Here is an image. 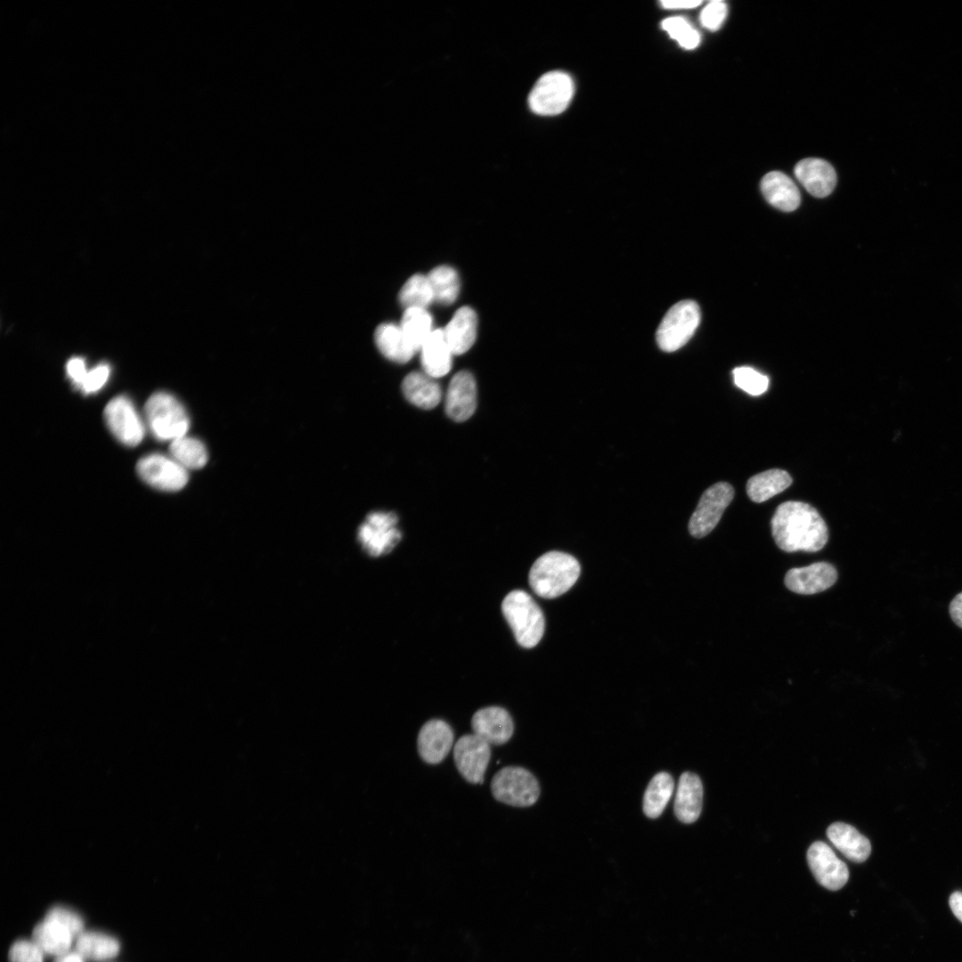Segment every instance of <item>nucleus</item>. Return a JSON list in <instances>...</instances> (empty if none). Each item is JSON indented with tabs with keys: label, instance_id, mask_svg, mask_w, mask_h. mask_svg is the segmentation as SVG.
<instances>
[{
	"label": "nucleus",
	"instance_id": "nucleus-36",
	"mask_svg": "<svg viewBox=\"0 0 962 962\" xmlns=\"http://www.w3.org/2000/svg\"><path fill=\"white\" fill-rule=\"evenodd\" d=\"M44 920L53 921L66 930H68L74 938H77L84 929V922L82 917L64 907L56 906L50 909L45 916Z\"/></svg>",
	"mask_w": 962,
	"mask_h": 962
},
{
	"label": "nucleus",
	"instance_id": "nucleus-35",
	"mask_svg": "<svg viewBox=\"0 0 962 962\" xmlns=\"http://www.w3.org/2000/svg\"><path fill=\"white\" fill-rule=\"evenodd\" d=\"M732 373L735 385L749 395H760L768 389V377L751 367H738Z\"/></svg>",
	"mask_w": 962,
	"mask_h": 962
},
{
	"label": "nucleus",
	"instance_id": "nucleus-29",
	"mask_svg": "<svg viewBox=\"0 0 962 962\" xmlns=\"http://www.w3.org/2000/svg\"><path fill=\"white\" fill-rule=\"evenodd\" d=\"M674 781L667 772L656 774L647 787L643 796V811L650 819L658 818L671 799Z\"/></svg>",
	"mask_w": 962,
	"mask_h": 962
},
{
	"label": "nucleus",
	"instance_id": "nucleus-42",
	"mask_svg": "<svg viewBox=\"0 0 962 962\" xmlns=\"http://www.w3.org/2000/svg\"><path fill=\"white\" fill-rule=\"evenodd\" d=\"M701 1L697 0H678V1H661L662 7L665 9H689L695 8L701 4Z\"/></svg>",
	"mask_w": 962,
	"mask_h": 962
},
{
	"label": "nucleus",
	"instance_id": "nucleus-33",
	"mask_svg": "<svg viewBox=\"0 0 962 962\" xmlns=\"http://www.w3.org/2000/svg\"><path fill=\"white\" fill-rule=\"evenodd\" d=\"M399 301L405 309H427L435 301L434 292L428 276L414 274L410 277L399 292Z\"/></svg>",
	"mask_w": 962,
	"mask_h": 962
},
{
	"label": "nucleus",
	"instance_id": "nucleus-17",
	"mask_svg": "<svg viewBox=\"0 0 962 962\" xmlns=\"http://www.w3.org/2000/svg\"><path fill=\"white\" fill-rule=\"evenodd\" d=\"M477 407V385L467 371L457 372L451 379L445 397L446 414L455 421L470 418Z\"/></svg>",
	"mask_w": 962,
	"mask_h": 962
},
{
	"label": "nucleus",
	"instance_id": "nucleus-31",
	"mask_svg": "<svg viewBox=\"0 0 962 962\" xmlns=\"http://www.w3.org/2000/svg\"><path fill=\"white\" fill-rule=\"evenodd\" d=\"M171 457L186 469L202 468L208 461V452L204 444L197 438L181 436L173 440L169 445Z\"/></svg>",
	"mask_w": 962,
	"mask_h": 962
},
{
	"label": "nucleus",
	"instance_id": "nucleus-14",
	"mask_svg": "<svg viewBox=\"0 0 962 962\" xmlns=\"http://www.w3.org/2000/svg\"><path fill=\"white\" fill-rule=\"evenodd\" d=\"M836 567L827 562H816L807 567L789 569L784 578L786 587L793 592L811 595L824 591L837 580Z\"/></svg>",
	"mask_w": 962,
	"mask_h": 962
},
{
	"label": "nucleus",
	"instance_id": "nucleus-44",
	"mask_svg": "<svg viewBox=\"0 0 962 962\" xmlns=\"http://www.w3.org/2000/svg\"><path fill=\"white\" fill-rule=\"evenodd\" d=\"M55 962H84V958L76 952H68L60 956Z\"/></svg>",
	"mask_w": 962,
	"mask_h": 962
},
{
	"label": "nucleus",
	"instance_id": "nucleus-18",
	"mask_svg": "<svg viewBox=\"0 0 962 962\" xmlns=\"http://www.w3.org/2000/svg\"><path fill=\"white\" fill-rule=\"evenodd\" d=\"M795 175L808 192L817 198L829 195L836 184L835 169L821 159H802L795 167Z\"/></svg>",
	"mask_w": 962,
	"mask_h": 962
},
{
	"label": "nucleus",
	"instance_id": "nucleus-3",
	"mask_svg": "<svg viewBox=\"0 0 962 962\" xmlns=\"http://www.w3.org/2000/svg\"><path fill=\"white\" fill-rule=\"evenodd\" d=\"M501 611L520 646L531 648L539 643L544 632V616L527 592L522 590L509 592L501 603Z\"/></svg>",
	"mask_w": 962,
	"mask_h": 962
},
{
	"label": "nucleus",
	"instance_id": "nucleus-19",
	"mask_svg": "<svg viewBox=\"0 0 962 962\" xmlns=\"http://www.w3.org/2000/svg\"><path fill=\"white\" fill-rule=\"evenodd\" d=\"M477 330V314L469 306L459 308L443 329L445 340L453 355H462L470 349L475 343Z\"/></svg>",
	"mask_w": 962,
	"mask_h": 962
},
{
	"label": "nucleus",
	"instance_id": "nucleus-22",
	"mask_svg": "<svg viewBox=\"0 0 962 962\" xmlns=\"http://www.w3.org/2000/svg\"><path fill=\"white\" fill-rule=\"evenodd\" d=\"M420 351L421 366L427 375L436 379L450 371L453 354L445 340L443 329L434 330Z\"/></svg>",
	"mask_w": 962,
	"mask_h": 962
},
{
	"label": "nucleus",
	"instance_id": "nucleus-12",
	"mask_svg": "<svg viewBox=\"0 0 962 962\" xmlns=\"http://www.w3.org/2000/svg\"><path fill=\"white\" fill-rule=\"evenodd\" d=\"M490 758V744L475 734L463 735L454 745L456 768L469 783H483Z\"/></svg>",
	"mask_w": 962,
	"mask_h": 962
},
{
	"label": "nucleus",
	"instance_id": "nucleus-16",
	"mask_svg": "<svg viewBox=\"0 0 962 962\" xmlns=\"http://www.w3.org/2000/svg\"><path fill=\"white\" fill-rule=\"evenodd\" d=\"M454 734L451 726L440 719L428 721L417 738L418 753L427 763L437 764L449 754Z\"/></svg>",
	"mask_w": 962,
	"mask_h": 962
},
{
	"label": "nucleus",
	"instance_id": "nucleus-6",
	"mask_svg": "<svg viewBox=\"0 0 962 962\" xmlns=\"http://www.w3.org/2000/svg\"><path fill=\"white\" fill-rule=\"evenodd\" d=\"M491 791L497 801L516 807L531 806L540 795L536 778L526 769L518 766L499 770L492 779Z\"/></svg>",
	"mask_w": 962,
	"mask_h": 962
},
{
	"label": "nucleus",
	"instance_id": "nucleus-8",
	"mask_svg": "<svg viewBox=\"0 0 962 962\" xmlns=\"http://www.w3.org/2000/svg\"><path fill=\"white\" fill-rule=\"evenodd\" d=\"M397 522L394 512H371L357 531V540L363 550L371 557L391 551L402 537Z\"/></svg>",
	"mask_w": 962,
	"mask_h": 962
},
{
	"label": "nucleus",
	"instance_id": "nucleus-21",
	"mask_svg": "<svg viewBox=\"0 0 962 962\" xmlns=\"http://www.w3.org/2000/svg\"><path fill=\"white\" fill-rule=\"evenodd\" d=\"M761 190L767 201L782 211H793L800 204L801 196L797 186L782 172L772 171L766 174L762 179Z\"/></svg>",
	"mask_w": 962,
	"mask_h": 962
},
{
	"label": "nucleus",
	"instance_id": "nucleus-9",
	"mask_svg": "<svg viewBox=\"0 0 962 962\" xmlns=\"http://www.w3.org/2000/svg\"><path fill=\"white\" fill-rule=\"evenodd\" d=\"M733 496L734 489L726 482H719L707 488L689 519L690 534L696 538L707 535L720 521Z\"/></svg>",
	"mask_w": 962,
	"mask_h": 962
},
{
	"label": "nucleus",
	"instance_id": "nucleus-34",
	"mask_svg": "<svg viewBox=\"0 0 962 962\" xmlns=\"http://www.w3.org/2000/svg\"><path fill=\"white\" fill-rule=\"evenodd\" d=\"M662 29L685 49L696 48L700 43L699 32L684 18L671 17L662 21Z\"/></svg>",
	"mask_w": 962,
	"mask_h": 962
},
{
	"label": "nucleus",
	"instance_id": "nucleus-26",
	"mask_svg": "<svg viewBox=\"0 0 962 962\" xmlns=\"http://www.w3.org/2000/svg\"><path fill=\"white\" fill-rule=\"evenodd\" d=\"M791 484L792 477L786 470L772 469L750 477L746 493L753 501L759 503L783 492Z\"/></svg>",
	"mask_w": 962,
	"mask_h": 962
},
{
	"label": "nucleus",
	"instance_id": "nucleus-24",
	"mask_svg": "<svg viewBox=\"0 0 962 962\" xmlns=\"http://www.w3.org/2000/svg\"><path fill=\"white\" fill-rule=\"evenodd\" d=\"M402 391L411 404L425 410L435 408L442 397L438 382L424 371L409 373L403 380Z\"/></svg>",
	"mask_w": 962,
	"mask_h": 962
},
{
	"label": "nucleus",
	"instance_id": "nucleus-43",
	"mask_svg": "<svg viewBox=\"0 0 962 962\" xmlns=\"http://www.w3.org/2000/svg\"><path fill=\"white\" fill-rule=\"evenodd\" d=\"M949 902L953 914L962 922V893L954 892L950 895Z\"/></svg>",
	"mask_w": 962,
	"mask_h": 962
},
{
	"label": "nucleus",
	"instance_id": "nucleus-20",
	"mask_svg": "<svg viewBox=\"0 0 962 962\" xmlns=\"http://www.w3.org/2000/svg\"><path fill=\"white\" fill-rule=\"evenodd\" d=\"M703 804V786L699 777L686 771L680 777L674 801V813L683 823L695 822Z\"/></svg>",
	"mask_w": 962,
	"mask_h": 962
},
{
	"label": "nucleus",
	"instance_id": "nucleus-7",
	"mask_svg": "<svg viewBox=\"0 0 962 962\" xmlns=\"http://www.w3.org/2000/svg\"><path fill=\"white\" fill-rule=\"evenodd\" d=\"M574 92V82L568 74L558 70L547 72L531 90L528 105L535 114L557 115L567 109Z\"/></svg>",
	"mask_w": 962,
	"mask_h": 962
},
{
	"label": "nucleus",
	"instance_id": "nucleus-37",
	"mask_svg": "<svg viewBox=\"0 0 962 962\" xmlns=\"http://www.w3.org/2000/svg\"><path fill=\"white\" fill-rule=\"evenodd\" d=\"M8 958L10 962H44V952L33 941L20 940L11 946Z\"/></svg>",
	"mask_w": 962,
	"mask_h": 962
},
{
	"label": "nucleus",
	"instance_id": "nucleus-5",
	"mask_svg": "<svg viewBox=\"0 0 962 962\" xmlns=\"http://www.w3.org/2000/svg\"><path fill=\"white\" fill-rule=\"evenodd\" d=\"M700 319V309L695 301L682 300L673 305L656 330V342L660 349L673 352L683 346L693 336Z\"/></svg>",
	"mask_w": 962,
	"mask_h": 962
},
{
	"label": "nucleus",
	"instance_id": "nucleus-32",
	"mask_svg": "<svg viewBox=\"0 0 962 962\" xmlns=\"http://www.w3.org/2000/svg\"><path fill=\"white\" fill-rule=\"evenodd\" d=\"M431 284L435 301L443 305L452 304L460 291L457 272L451 266L439 265L427 275Z\"/></svg>",
	"mask_w": 962,
	"mask_h": 962
},
{
	"label": "nucleus",
	"instance_id": "nucleus-38",
	"mask_svg": "<svg viewBox=\"0 0 962 962\" xmlns=\"http://www.w3.org/2000/svg\"><path fill=\"white\" fill-rule=\"evenodd\" d=\"M727 16V5L722 1L708 3L700 13L702 26L709 30L718 29Z\"/></svg>",
	"mask_w": 962,
	"mask_h": 962
},
{
	"label": "nucleus",
	"instance_id": "nucleus-27",
	"mask_svg": "<svg viewBox=\"0 0 962 962\" xmlns=\"http://www.w3.org/2000/svg\"><path fill=\"white\" fill-rule=\"evenodd\" d=\"M73 938L64 927L48 920L37 925L32 932L33 942L44 953L58 957L69 951Z\"/></svg>",
	"mask_w": 962,
	"mask_h": 962
},
{
	"label": "nucleus",
	"instance_id": "nucleus-25",
	"mask_svg": "<svg viewBox=\"0 0 962 962\" xmlns=\"http://www.w3.org/2000/svg\"><path fill=\"white\" fill-rule=\"evenodd\" d=\"M374 339L379 352L390 361L404 363L416 354L400 326L395 323L387 322L378 326Z\"/></svg>",
	"mask_w": 962,
	"mask_h": 962
},
{
	"label": "nucleus",
	"instance_id": "nucleus-4",
	"mask_svg": "<svg viewBox=\"0 0 962 962\" xmlns=\"http://www.w3.org/2000/svg\"><path fill=\"white\" fill-rule=\"evenodd\" d=\"M144 416L152 436L171 442L185 436L190 419L183 405L171 394L156 392L145 403Z\"/></svg>",
	"mask_w": 962,
	"mask_h": 962
},
{
	"label": "nucleus",
	"instance_id": "nucleus-10",
	"mask_svg": "<svg viewBox=\"0 0 962 962\" xmlns=\"http://www.w3.org/2000/svg\"><path fill=\"white\" fill-rule=\"evenodd\" d=\"M103 416L108 428L121 444L133 447L142 442L144 425L127 396L120 395L112 398L105 406Z\"/></svg>",
	"mask_w": 962,
	"mask_h": 962
},
{
	"label": "nucleus",
	"instance_id": "nucleus-39",
	"mask_svg": "<svg viewBox=\"0 0 962 962\" xmlns=\"http://www.w3.org/2000/svg\"><path fill=\"white\" fill-rule=\"evenodd\" d=\"M110 373V368L107 363H102L89 371L79 389L86 395L99 391L107 382Z\"/></svg>",
	"mask_w": 962,
	"mask_h": 962
},
{
	"label": "nucleus",
	"instance_id": "nucleus-23",
	"mask_svg": "<svg viewBox=\"0 0 962 962\" xmlns=\"http://www.w3.org/2000/svg\"><path fill=\"white\" fill-rule=\"evenodd\" d=\"M827 836L836 848L853 862H863L870 855L869 840L851 825L835 822L827 827Z\"/></svg>",
	"mask_w": 962,
	"mask_h": 962
},
{
	"label": "nucleus",
	"instance_id": "nucleus-15",
	"mask_svg": "<svg viewBox=\"0 0 962 962\" xmlns=\"http://www.w3.org/2000/svg\"><path fill=\"white\" fill-rule=\"evenodd\" d=\"M471 727L475 735L494 746L507 743L514 732L510 714L500 706H487L477 710L472 716Z\"/></svg>",
	"mask_w": 962,
	"mask_h": 962
},
{
	"label": "nucleus",
	"instance_id": "nucleus-30",
	"mask_svg": "<svg viewBox=\"0 0 962 962\" xmlns=\"http://www.w3.org/2000/svg\"><path fill=\"white\" fill-rule=\"evenodd\" d=\"M399 326L416 353L434 330L432 317L424 308H406Z\"/></svg>",
	"mask_w": 962,
	"mask_h": 962
},
{
	"label": "nucleus",
	"instance_id": "nucleus-2",
	"mask_svg": "<svg viewBox=\"0 0 962 962\" xmlns=\"http://www.w3.org/2000/svg\"><path fill=\"white\" fill-rule=\"evenodd\" d=\"M581 572L578 561L560 551H549L539 557L529 572V584L538 596L553 599L567 592Z\"/></svg>",
	"mask_w": 962,
	"mask_h": 962
},
{
	"label": "nucleus",
	"instance_id": "nucleus-40",
	"mask_svg": "<svg viewBox=\"0 0 962 962\" xmlns=\"http://www.w3.org/2000/svg\"><path fill=\"white\" fill-rule=\"evenodd\" d=\"M66 370L72 384L79 388L88 372L85 361L80 357H73L67 363Z\"/></svg>",
	"mask_w": 962,
	"mask_h": 962
},
{
	"label": "nucleus",
	"instance_id": "nucleus-11",
	"mask_svg": "<svg viewBox=\"0 0 962 962\" xmlns=\"http://www.w3.org/2000/svg\"><path fill=\"white\" fill-rule=\"evenodd\" d=\"M136 471L148 485L162 491H178L188 482L187 469L172 457L151 453L141 458Z\"/></svg>",
	"mask_w": 962,
	"mask_h": 962
},
{
	"label": "nucleus",
	"instance_id": "nucleus-1",
	"mask_svg": "<svg viewBox=\"0 0 962 962\" xmlns=\"http://www.w3.org/2000/svg\"><path fill=\"white\" fill-rule=\"evenodd\" d=\"M777 546L786 552L820 550L828 540L827 526L818 510L808 503H781L770 520Z\"/></svg>",
	"mask_w": 962,
	"mask_h": 962
},
{
	"label": "nucleus",
	"instance_id": "nucleus-13",
	"mask_svg": "<svg viewBox=\"0 0 962 962\" xmlns=\"http://www.w3.org/2000/svg\"><path fill=\"white\" fill-rule=\"evenodd\" d=\"M807 861L818 883L828 890L841 889L849 879L845 863L822 841L811 844L807 851Z\"/></svg>",
	"mask_w": 962,
	"mask_h": 962
},
{
	"label": "nucleus",
	"instance_id": "nucleus-28",
	"mask_svg": "<svg viewBox=\"0 0 962 962\" xmlns=\"http://www.w3.org/2000/svg\"><path fill=\"white\" fill-rule=\"evenodd\" d=\"M120 945L118 940L102 933L83 932L76 942V951L91 961H102L116 957Z\"/></svg>",
	"mask_w": 962,
	"mask_h": 962
},
{
	"label": "nucleus",
	"instance_id": "nucleus-41",
	"mask_svg": "<svg viewBox=\"0 0 962 962\" xmlns=\"http://www.w3.org/2000/svg\"><path fill=\"white\" fill-rule=\"evenodd\" d=\"M952 621L962 629V592L958 593L950 604Z\"/></svg>",
	"mask_w": 962,
	"mask_h": 962
}]
</instances>
